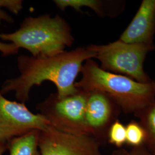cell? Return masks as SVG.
Returning a JSON list of instances; mask_svg holds the SVG:
<instances>
[{
	"mask_svg": "<svg viewBox=\"0 0 155 155\" xmlns=\"http://www.w3.org/2000/svg\"><path fill=\"white\" fill-rule=\"evenodd\" d=\"M95 58L96 54L88 47L51 56H20L17 59L19 75L6 80L0 91L3 95L14 92L17 99L25 104L29 100L33 87L50 81L55 85L59 97L72 95L78 91L75 81L83 63Z\"/></svg>",
	"mask_w": 155,
	"mask_h": 155,
	"instance_id": "obj_1",
	"label": "cell"
},
{
	"mask_svg": "<svg viewBox=\"0 0 155 155\" xmlns=\"http://www.w3.org/2000/svg\"><path fill=\"white\" fill-rule=\"evenodd\" d=\"M81 72L82 78L75 83L77 89L108 94L126 114H135L155 100V81L140 83L127 76L106 71L91 59L85 61Z\"/></svg>",
	"mask_w": 155,
	"mask_h": 155,
	"instance_id": "obj_2",
	"label": "cell"
},
{
	"mask_svg": "<svg viewBox=\"0 0 155 155\" xmlns=\"http://www.w3.org/2000/svg\"><path fill=\"white\" fill-rule=\"evenodd\" d=\"M0 39L28 50L34 57L56 55L71 47L74 37L66 21L56 15L26 17L20 28L10 33H1Z\"/></svg>",
	"mask_w": 155,
	"mask_h": 155,
	"instance_id": "obj_3",
	"label": "cell"
},
{
	"mask_svg": "<svg viewBox=\"0 0 155 155\" xmlns=\"http://www.w3.org/2000/svg\"><path fill=\"white\" fill-rule=\"evenodd\" d=\"M96 54L101 68L113 73H121L140 83H149L150 79L144 70V61L154 45L129 44L118 40L105 45L87 47Z\"/></svg>",
	"mask_w": 155,
	"mask_h": 155,
	"instance_id": "obj_4",
	"label": "cell"
},
{
	"mask_svg": "<svg viewBox=\"0 0 155 155\" xmlns=\"http://www.w3.org/2000/svg\"><path fill=\"white\" fill-rule=\"evenodd\" d=\"M87 91L78 89L74 94L60 98L50 94L37 109L50 125L66 133L89 135L86 122Z\"/></svg>",
	"mask_w": 155,
	"mask_h": 155,
	"instance_id": "obj_5",
	"label": "cell"
},
{
	"mask_svg": "<svg viewBox=\"0 0 155 155\" xmlns=\"http://www.w3.org/2000/svg\"><path fill=\"white\" fill-rule=\"evenodd\" d=\"M50 125L41 114H34L24 103L6 99L0 91V143L33 130L41 131Z\"/></svg>",
	"mask_w": 155,
	"mask_h": 155,
	"instance_id": "obj_6",
	"label": "cell"
},
{
	"mask_svg": "<svg viewBox=\"0 0 155 155\" xmlns=\"http://www.w3.org/2000/svg\"><path fill=\"white\" fill-rule=\"evenodd\" d=\"M100 146L90 135L66 133L51 125L39 132L40 155H103Z\"/></svg>",
	"mask_w": 155,
	"mask_h": 155,
	"instance_id": "obj_7",
	"label": "cell"
},
{
	"mask_svg": "<svg viewBox=\"0 0 155 155\" xmlns=\"http://www.w3.org/2000/svg\"><path fill=\"white\" fill-rule=\"evenodd\" d=\"M87 93L86 122L89 135L96 139L100 145L105 144L109 127L118 119L121 109L108 94L99 91Z\"/></svg>",
	"mask_w": 155,
	"mask_h": 155,
	"instance_id": "obj_8",
	"label": "cell"
},
{
	"mask_svg": "<svg viewBox=\"0 0 155 155\" xmlns=\"http://www.w3.org/2000/svg\"><path fill=\"white\" fill-rule=\"evenodd\" d=\"M155 32V0H144L120 40L129 44L153 45Z\"/></svg>",
	"mask_w": 155,
	"mask_h": 155,
	"instance_id": "obj_9",
	"label": "cell"
},
{
	"mask_svg": "<svg viewBox=\"0 0 155 155\" xmlns=\"http://www.w3.org/2000/svg\"><path fill=\"white\" fill-rule=\"evenodd\" d=\"M39 130H33L9 141L10 155H40L38 148Z\"/></svg>",
	"mask_w": 155,
	"mask_h": 155,
	"instance_id": "obj_10",
	"label": "cell"
},
{
	"mask_svg": "<svg viewBox=\"0 0 155 155\" xmlns=\"http://www.w3.org/2000/svg\"><path fill=\"white\" fill-rule=\"evenodd\" d=\"M135 116L144 127L147 139L145 146L155 155V99L150 105L136 113Z\"/></svg>",
	"mask_w": 155,
	"mask_h": 155,
	"instance_id": "obj_11",
	"label": "cell"
},
{
	"mask_svg": "<svg viewBox=\"0 0 155 155\" xmlns=\"http://www.w3.org/2000/svg\"><path fill=\"white\" fill-rule=\"evenodd\" d=\"M56 6L61 10L71 8L78 12H81V8L87 7L99 15L104 14V3L97 0H55Z\"/></svg>",
	"mask_w": 155,
	"mask_h": 155,
	"instance_id": "obj_12",
	"label": "cell"
},
{
	"mask_svg": "<svg viewBox=\"0 0 155 155\" xmlns=\"http://www.w3.org/2000/svg\"><path fill=\"white\" fill-rule=\"evenodd\" d=\"M127 140L126 144L132 148H137L145 146L147 135L141 124L132 120L126 126Z\"/></svg>",
	"mask_w": 155,
	"mask_h": 155,
	"instance_id": "obj_13",
	"label": "cell"
},
{
	"mask_svg": "<svg viewBox=\"0 0 155 155\" xmlns=\"http://www.w3.org/2000/svg\"><path fill=\"white\" fill-rule=\"evenodd\" d=\"M107 140L109 144L118 148H122L126 144V126L118 119L113 122L108 130Z\"/></svg>",
	"mask_w": 155,
	"mask_h": 155,
	"instance_id": "obj_14",
	"label": "cell"
},
{
	"mask_svg": "<svg viewBox=\"0 0 155 155\" xmlns=\"http://www.w3.org/2000/svg\"><path fill=\"white\" fill-rule=\"evenodd\" d=\"M112 155H155L147 149L145 146L132 148L127 150L123 148H118L113 152Z\"/></svg>",
	"mask_w": 155,
	"mask_h": 155,
	"instance_id": "obj_15",
	"label": "cell"
},
{
	"mask_svg": "<svg viewBox=\"0 0 155 155\" xmlns=\"http://www.w3.org/2000/svg\"><path fill=\"white\" fill-rule=\"evenodd\" d=\"M0 8L7 9L12 13L17 15L21 11L22 1L21 0H0Z\"/></svg>",
	"mask_w": 155,
	"mask_h": 155,
	"instance_id": "obj_16",
	"label": "cell"
},
{
	"mask_svg": "<svg viewBox=\"0 0 155 155\" xmlns=\"http://www.w3.org/2000/svg\"><path fill=\"white\" fill-rule=\"evenodd\" d=\"M19 49L12 43L0 41V52L4 56L11 55L18 53Z\"/></svg>",
	"mask_w": 155,
	"mask_h": 155,
	"instance_id": "obj_17",
	"label": "cell"
},
{
	"mask_svg": "<svg viewBox=\"0 0 155 155\" xmlns=\"http://www.w3.org/2000/svg\"><path fill=\"white\" fill-rule=\"evenodd\" d=\"M2 21L12 22H13V19L8 13L0 8V24Z\"/></svg>",
	"mask_w": 155,
	"mask_h": 155,
	"instance_id": "obj_18",
	"label": "cell"
},
{
	"mask_svg": "<svg viewBox=\"0 0 155 155\" xmlns=\"http://www.w3.org/2000/svg\"><path fill=\"white\" fill-rule=\"evenodd\" d=\"M6 149L5 144L0 143V155H3Z\"/></svg>",
	"mask_w": 155,
	"mask_h": 155,
	"instance_id": "obj_19",
	"label": "cell"
}]
</instances>
